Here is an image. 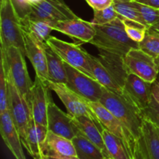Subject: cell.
Wrapping results in <instances>:
<instances>
[{"instance_id":"cell-1","label":"cell","mask_w":159,"mask_h":159,"mask_svg":"<svg viewBox=\"0 0 159 159\" xmlns=\"http://www.w3.org/2000/svg\"><path fill=\"white\" fill-rule=\"evenodd\" d=\"M99 102L119 120L137 141L141 138L144 118L142 111L128 98L123 93H113L106 89Z\"/></svg>"},{"instance_id":"cell-2","label":"cell","mask_w":159,"mask_h":159,"mask_svg":"<svg viewBox=\"0 0 159 159\" xmlns=\"http://www.w3.org/2000/svg\"><path fill=\"white\" fill-rule=\"evenodd\" d=\"M96 35L89 43L97 49L105 50L121 56H125L134 48H139V43L127 36L122 20L118 17L104 25H94Z\"/></svg>"},{"instance_id":"cell-3","label":"cell","mask_w":159,"mask_h":159,"mask_svg":"<svg viewBox=\"0 0 159 159\" xmlns=\"http://www.w3.org/2000/svg\"><path fill=\"white\" fill-rule=\"evenodd\" d=\"M1 63L9 78L30 105L33 83L28 73L25 55L19 48L10 47L6 51L0 50Z\"/></svg>"},{"instance_id":"cell-4","label":"cell","mask_w":159,"mask_h":159,"mask_svg":"<svg viewBox=\"0 0 159 159\" xmlns=\"http://www.w3.org/2000/svg\"><path fill=\"white\" fill-rule=\"evenodd\" d=\"M0 42V50L6 51L10 47H16L26 56L23 31L12 0H1Z\"/></svg>"},{"instance_id":"cell-5","label":"cell","mask_w":159,"mask_h":159,"mask_svg":"<svg viewBox=\"0 0 159 159\" xmlns=\"http://www.w3.org/2000/svg\"><path fill=\"white\" fill-rule=\"evenodd\" d=\"M47 44L65 62L82 72L95 79L89 63V53L79 44L69 43L51 36Z\"/></svg>"},{"instance_id":"cell-6","label":"cell","mask_w":159,"mask_h":159,"mask_svg":"<svg viewBox=\"0 0 159 159\" xmlns=\"http://www.w3.org/2000/svg\"><path fill=\"white\" fill-rule=\"evenodd\" d=\"M65 63L68 87L88 102H99L106 89L96 79Z\"/></svg>"},{"instance_id":"cell-7","label":"cell","mask_w":159,"mask_h":159,"mask_svg":"<svg viewBox=\"0 0 159 159\" xmlns=\"http://www.w3.org/2000/svg\"><path fill=\"white\" fill-rule=\"evenodd\" d=\"M8 83L9 112L21 138L22 143L26 139L28 129L33 120L30 107L21 96L12 81L6 77Z\"/></svg>"},{"instance_id":"cell-8","label":"cell","mask_w":159,"mask_h":159,"mask_svg":"<svg viewBox=\"0 0 159 159\" xmlns=\"http://www.w3.org/2000/svg\"><path fill=\"white\" fill-rule=\"evenodd\" d=\"M48 83L50 89L57 95L61 101L63 102L67 112L70 116H88L93 119L97 124L98 127L101 130H103V127L93 110L89 107L88 101H86L77 93L72 91L71 89L68 88L66 84L55 83L50 81H48Z\"/></svg>"},{"instance_id":"cell-9","label":"cell","mask_w":159,"mask_h":159,"mask_svg":"<svg viewBox=\"0 0 159 159\" xmlns=\"http://www.w3.org/2000/svg\"><path fill=\"white\" fill-rule=\"evenodd\" d=\"M89 105L100 121L103 128L120 138L125 144L130 159L133 158L137 143V140L133 135L101 102H89Z\"/></svg>"},{"instance_id":"cell-10","label":"cell","mask_w":159,"mask_h":159,"mask_svg":"<svg viewBox=\"0 0 159 159\" xmlns=\"http://www.w3.org/2000/svg\"><path fill=\"white\" fill-rule=\"evenodd\" d=\"M77 17L64 0H42L31 6L29 14L24 18L44 20L54 24L59 21Z\"/></svg>"},{"instance_id":"cell-11","label":"cell","mask_w":159,"mask_h":159,"mask_svg":"<svg viewBox=\"0 0 159 159\" xmlns=\"http://www.w3.org/2000/svg\"><path fill=\"white\" fill-rule=\"evenodd\" d=\"M124 63L129 73L153 83L157 80L159 70L155 58L141 48L131 49L124 56Z\"/></svg>"},{"instance_id":"cell-12","label":"cell","mask_w":159,"mask_h":159,"mask_svg":"<svg viewBox=\"0 0 159 159\" xmlns=\"http://www.w3.org/2000/svg\"><path fill=\"white\" fill-rule=\"evenodd\" d=\"M51 89L48 81H44L37 75L31 88L30 107L33 120L48 127V110L53 102Z\"/></svg>"},{"instance_id":"cell-13","label":"cell","mask_w":159,"mask_h":159,"mask_svg":"<svg viewBox=\"0 0 159 159\" xmlns=\"http://www.w3.org/2000/svg\"><path fill=\"white\" fill-rule=\"evenodd\" d=\"M123 94L143 111L148 106L152 96V83L129 73L123 86Z\"/></svg>"},{"instance_id":"cell-14","label":"cell","mask_w":159,"mask_h":159,"mask_svg":"<svg viewBox=\"0 0 159 159\" xmlns=\"http://www.w3.org/2000/svg\"><path fill=\"white\" fill-rule=\"evenodd\" d=\"M54 30L58 31L82 43H89L96 35V29L92 22L77 17L62 20L52 25Z\"/></svg>"},{"instance_id":"cell-15","label":"cell","mask_w":159,"mask_h":159,"mask_svg":"<svg viewBox=\"0 0 159 159\" xmlns=\"http://www.w3.org/2000/svg\"><path fill=\"white\" fill-rule=\"evenodd\" d=\"M48 129L55 134L72 140L77 135V130L73 124L71 116L62 111L54 101L48 110Z\"/></svg>"},{"instance_id":"cell-16","label":"cell","mask_w":159,"mask_h":159,"mask_svg":"<svg viewBox=\"0 0 159 159\" xmlns=\"http://www.w3.org/2000/svg\"><path fill=\"white\" fill-rule=\"evenodd\" d=\"M23 31L26 56L30 61L36 75L44 81H48L47 57L43 49V44L46 43L40 41L35 37L26 31Z\"/></svg>"},{"instance_id":"cell-17","label":"cell","mask_w":159,"mask_h":159,"mask_svg":"<svg viewBox=\"0 0 159 159\" xmlns=\"http://www.w3.org/2000/svg\"><path fill=\"white\" fill-rule=\"evenodd\" d=\"M0 132L5 144L16 159H26L21 138L14 125L9 110L0 113Z\"/></svg>"},{"instance_id":"cell-18","label":"cell","mask_w":159,"mask_h":159,"mask_svg":"<svg viewBox=\"0 0 159 159\" xmlns=\"http://www.w3.org/2000/svg\"><path fill=\"white\" fill-rule=\"evenodd\" d=\"M71 119L73 124L77 130V134H80L85 137L102 151L105 159H110L104 143L103 137L102 134V130L98 127L96 122L86 116H71Z\"/></svg>"},{"instance_id":"cell-19","label":"cell","mask_w":159,"mask_h":159,"mask_svg":"<svg viewBox=\"0 0 159 159\" xmlns=\"http://www.w3.org/2000/svg\"><path fill=\"white\" fill-rule=\"evenodd\" d=\"M98 50V59L123 89L124 82L129 74L128 70L124 63V57L105 50Z\"/></svg>"},{"instance_id":"cell-20","label":"cell","mask_w":159,"mask_h":159,"mask_svg":"<svg viewBox=\"0 0 159 159\" xmlns=\"http://www.w3.org/2000/svg\"><path fill=\"white\" fill-rule=\"evenodd\" d=\"M48 133V129L46 126L37 124L32 120L23 145L33 158L42 155V149Z\"/></svg>"},{"instance_id":"cell-21","label":"cell","mask_w":159,"mask_h":159,"mask_svg":"<svg viewBox=\"0 0 159 159\" xmlns=\"http://www.w3.org/2000/svg\"><path fill=\"white\" fill-rule=\"evenodd\" d=\"M48 155L76 156V151L71 140L48 130V136L42 149V155Z\"/></svg>"},{"instance_id":"cell-22","label":"cell","mask_w":159,"mask_h":159,"mask_svg":"<svg viewBox=\"0 0 159 159\" xmlns=\"http://www.w3.org/2000/svg\"><path fill=\"white\" fill-rule=\"evenodd\" d=\"M48 65V81L55 83L67 84V74L64 61L48 46L43 44Z\"/></svg>"},{"instance_id":"cell-23","label":"cell","mask_w":159,"mask_h":159,"mask_svg":"<svg viewBox=\"0 0 159 159\" xmlns=\"http://www.w3.org/2000/svg\"><path fill=\"white\" fill-rule=\"evenodd\" d=\"M89 63L94 78L107 90L116 93H123V89L107 71L97 57L89 54Z\"/></svg>"},{"instance_id":"cell-24","label":"cell","mask_w":159,"mask_h":159,"mask_svg":"<svg viewBox=\"0 0 159 159\" xmlns=\"http://www.w3.org/2000/svg\"><path fill=\"white\" fill-rule=\"evenodd\" d=\"M141 139L148 159H159V134L157 127L144 120L141 132Z\"/></svg>"},{"instance_id":"cell-25","label":"cell","mask_w":159,"mask_h":159,"mask_svg":"<svg viewBox=\"0 0 159 159\" xmlns=\"http://www.w3.org/2000/svg\"><path fill=\"white\" fill-rule=\"evenodd\" d=\"M20 24L23 30L31 34L43 43H47L48 39L51 37V31L54 30L52 27L54 23L44 20L23 18L20 19Z\"/></svg>"},{"instance_id":"cell-26","label":"cell","mask_w":159,"mask_h":159,"mask_svg":"<svg viewBox=\"0 0 159 159\" xmlns=\"http://www.w3.org/2000/svg\"><path fill=\"white\" fill-rule=\"evenodd\" d=\"M71 141L79 159H105L102 151L83 135L78 134Z\"/></svg>"},{"instance_id":"cell-27","label":"cell","mask_w":159,"mask_h":159,"mask_svg":"<svg viewBox=\"0 0 159 159\" xmlns=\"http://www.w3.org/2000/svg\"><path fill=\"white\" fill-rule=\"evenodd\" d=\"M113 6L119 14V16L138 22L149 29L141 14L134 5L133 0H113Z\"/></svg>"},{"instance_id":"cell-28","label":"cell","mask_w":159,"mask_h":159,"mask_svg":"<svg viewBox=\"0 0 159 159\" xmlns=\"http://www.w3.org/2000/svg\"><path fill=\"white\" fill-rule=\"evenodd\" d=\"M139 48L155 58L159 57V33L148 29L144 40L139 43Z\"/></svg>"},{"instance_id":"cell-29","label":"cell","mask_w":159,"mask_h":159,"mask_svg":"<svg viewBox=\"0 0 159 159\" xmlns=\"http://www.w3.org/2000/svg\"><path fill=\"white\" fill-rule=\"evenodd\" d=\"M119 18L122 20L123 23H124V29H125L127 36L134 41L139 43H141L144 40L146 32L148 28L146 27L141 23L127 20L124 17L119 16Z\"/></svg>"},{"instance_id":"cell-30","label":"cell","mask_w":159,"mask_h":159,"mask_svg":"<svg viewBox=\"0 0 159 159\" xmlns=\"http://www.w3.org/2000/svg\"><path fill=\"white\" fill-rule=\"evenodd\" d=\"M134 5L138 9L140 13L142 16L146 24L149 28L159 22V9L151 7L141 3L134 1Z\"/></svg>"},{"instance_id":"cell-31","label":"cell","mask_w":159,"mask_h":159,"mask_svg":"<svg viewBox=\"0 0 159 159\" xmlns=\"http://www.w3.org/2000/svg\"><path fill=\"white\" fill-rule=\"evenodd\" d=\"M93 25H104L113 21L119 17V14L114 9L113 6H110L100 10H93Z\"/></svg>"},{"instance_id":"cell-32","label":"cell","mask_w":159,"mask_h":159,"mask_svg":"<svg viewBox=\"0 0 159 159\" xmlns=\"http://www.w3.org/2000/svg\"><path fill=\"white\" fill-rule=\"evenodd\" d=\"M9 110L8 83L4 66L0 62V113Z\"/></svg>"},{"instance_id":"cell-33","label":"cell","mask_w":159,"mask_h":159,"mask_svg":"<svg viewBox=\"0 0 159 159\" xmlns=\"http://www.w3.org/2000/svg\"><path fill=\"white\" fill-rule=\"evenodd\" d=\"M144 120L149 121L159 129V102L153 97L148 106L142 111Z\"/></svg>"},{"instance_id":"cell-34","label":"cell","mask_w":159,"mask_h":159,"mask_svg":"<svg viewBox=\"0 0 159 159\" xmlns=\"http://www.w3.org/2000/svg\"><path fill=\"white\" fill-rule=\"evenodd\" d=\"M12 2L20 19L24 18L29 14L30 9L26 6L24 0H12Z\"/></svg>"},{"instance_id":"cell-35","label":"cell","mask_w":159,"mask_h":159,"mask_svg":"<svg viewBox=\"0 0 159 159\" xmlns=\"http://www.w3.org/2000/svg\"><path fill=\"white\" fill-rule=\"evenodd\" d=\"M93 10H100L110 7L113 3V0H85Z\"/></svg>"},{"instance_id":"cell-36","label":"cell","mask_w":159,"mask_h":159,"mask_svg":"<svg viewBox=\"0 0 159 159\" xmlns=\"http://www.w3.org/2000/svg\"><path fill=\"white\" fill-rule=\"evenodd\" d=\"M131 159H148V158L147 153H146L144 143H143L141 138H140L137 141L134 154L133 158Z\"/></svg>"},{"instance_id":"cell-37","label":"cell","mask_w":159,"mask_h":159,"mask_svg":"<svg viewBox=\"0 0 159 159\" xmlns=\"http://www.w3.org/2000/svg\"><path fill=\"white\" fill-rule=\"evenodd\" d=\"M137 2L151 6V7L158 8L159 9V0H134Z\"/></svg>"},{"instance_id":"cell-38","label":"cell","mask_w":159,"mask_h":159,"mask_svg":"<svg viewBox=\"0 0 159 159\" xmlns=\"http://www.w3.org/2000/svg\"><path fill=\"white\" fill-rule=\"evenodd\" d=\"M152 96L159 102V80L152 83Z\"/></svg>"},{"instance_id":"cell-39","label":"cell","mask_w":159,"mask_h":159,"mask_svg":"<svg viewBox=\"0 0 159 159\" xmlns=\"http://www.w3.org/2000/svg\"><path fill=\"white\" fill-rule=\"evenodd\" d=\"M48 159H79L77 156H68L61 155H44Z\"/></svg>"},{"instance_id":"cell-40","label":"cell","mask_w":159,"mask_h":159,"mask_svg":"<svg viewBox=\"0 0 159 159\" xmlns=\"http://www.w3.org/2000/svg\"><path fill=\"white\" fill-rule=\"evenodd\" d=\"M40 1H42V0H24V2H25V3H26V6L29 8L30 11L31 6H34V5L37 4V3L40 2Z\"/></svg>"},{"instance_id":"cell-41","label":"cell","mask_w":159,"mask_h":159,"mask_svg":"<svg viewBox=\"0 0 159 159\" xmlns=\"http://www.w3.org/2000/svg\"><path fill=\"white\" fill-rule=\"evenodd\" d=\"M150 29L153 30H155V31H156V32L159 33V22H158V23H157L156 24L154 25V26H152V27H150Z\"/></svg>"},{"instance_id":"cell-42","label":"cell","mask_w":159,"mask_h":159,"mask_svg":"<svg viewBox=\"0 0 159 159\" xmlns=\"http://www.w3.org/2000/svg\"><path fill=\"white\" fill-rule=\"evenodd\" d=\"M34 159H48V158H47L46 156H44V155H40V156L34 157Z\"/></svg>"},{"instance_id":"cell-43","label":"cell","mask_w":159,"mask_h":159,"mask_svg":"<svg viewBox=\"0 0 159 159\" xmlns=\"http://www.w3.org/2000/svg\"><path fill=\"white\" fill-rule=\"evenodd\" d=\"M155 61H156V64H157V65H158V68L159 70V57H157V58H155Z\"/></svg>"},{"instance_id":"cell-44","label":"cell","mask_w":159,"mask_h":159,"mask_svg":"<svg viewBox=\"0 0 159 159\" xmlns=\"http://www.w3.org/2000/svg\"><path fill=\"white\" fill-rule=\"evenodd\" d=\"M157 130H158V134H159V129L157 128Z\"/></svg>"}]
</instances>
